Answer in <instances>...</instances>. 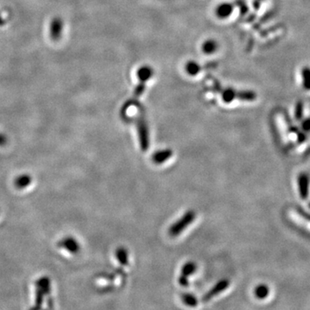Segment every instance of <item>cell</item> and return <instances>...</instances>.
I'll return each mask as SVG.
<instances>
[{
	"label": "cell",
	"instance_id": "cell-11",
	"mask_svg": "<svg viewBox=\"0 0 310 310\" xmlns=\"http://www.w3.org/2000/svg\"><path fill=\"white\" fill-rule=\"evenodd\" d=\"M228 286H229V281L226 280V279L219 281L217 284H215L214 287L212 288L211 290L205 295L204 298H203V300L205 301V302L210 300L212 297H214V296L221 293L224 290H226Z\"/></svg>",
	"mask_w": 310,
	"mask_h": 310
},
{
	"label": "cell",
	"instance_id": "cell-2",
	"mask_svg": "<svg viewBox=\"0 0 310 310\" xmlns=\"http://www.w3.org/2000/svg\"><path fill=\"white\" fill-rule=\"evenodd\" d=\"M235 13V5L231 1L223 0L216 3L213 10L214 17L221 22L231 19Z\"/></svg>",
	"mask_w": 310,
	"mask_h": 310
},
{
	"label": "cell",
	"instance_id": "cell-3",
	"mask_svg": "<svg viewBox=\"0 0 310 310\" xmlns=\"http://www.w3.org/2000/svg\"><path fill=\"white\" fill-rule=\"evenodd\" d=\"M196 218V214L194 211H187L182 216L180 219L170 227L169 228V234L172 237H177L180 235L181 233L185 231L190 225L192 224Z\"/></svg>",
	"mask_w": 310,
	"mask_h": 310
},
{
	"label": "cell",
	"instance_id": "cell-19",
	"mask_svg": "<svg viewBox=\"0 0 310 310\" xmlns=\"http://www.w3.org/2000/svg\"><path fill=\"white\" fill-rule=\"evenodd\" d=\"M295 116H296L297 120H301L303 118V116H304V104H303V103L300 102L297 103Z\"/></svg>",
	"mask_w": 310,
	"mask_h": 310
},
{
	"label": "cell",
	"instance_id": "cell-5",
	"mask_svg": "<svg viewBox=\"0 0 310 310\" xmlns=\"http://www.w3.org/2000/svg\"><path fill=\"white\" fill-rule=\"evenodd\" d=\"M221 50V43L214 37H207L202 41L199 46L200 53L206 57L216 55Z\"/></svg>",
	"mask_w": 310,
	"mask_h": 310
},
{
	"label": "cell",
	"instance_id": "cell-4",
	"mask_svg": "<svg viewBox=\"0 0 310 310\" xmlns=\"http://www.w3.org/2000/svg\"><path fill=\"white\" fill-rule=\"evenodd\" d=\"M222 100L226 103H230L235 99L244 101H254L256 99V94L253 92H237L234 89H225L221 93Z\"/></svg>",
	"mask_w": 310,
	"mask_h": 310
},
{
	"label": "cell",
	"instance_id": "cell-13",
	"mask_svg": "<svg viewBox=\"0 0 310 310\" xmlns=\"http://www.w3.org/2000/svg\"><path fill=\"white\" fill-rule=\"evenodd\" d=\"M33 178L30 174H22L15 178L14 185L17 190L26 189L31 185Z\"/></svg>",
	"mask_w": 310,
	"mask_h": 310
},
{
	"label": "cell",
	"instance_id": "cell-12",
	"mask_svg": "<svg viewBox=\"0 0 310 310\" xmlns=\"http://www.w3.org/2000/svg\"><path fill=\"white\" fill-rule=\"evenodd\" d=\"M172 155H173V153L170 149H164V150L157 151L153 155V161L155 162V164L159 165L164 162L167 161Z\"/></svg>",
	"mask_w": 310,
	"mask_h": 310
},
{
	"label": "cell",
	"instance_id": "cell-23",
	"mask_svg": "<svg viewBox=\"0 0 310 310\" xmlns=\"http://www.w3.org/2000/svg\"><path fill=\"white\" fill-rule=\"evenodd\" d=\"M5 24H6V21L0 15V26H3V25H5Z\"/></svg>",
	"mask_w": 310,
	"mask_h": 310
},
{
	"label": "cell",
	"instance_id": "cell-15",
	"mask_svg": "<svg viewBox=\"0 0 310 310\" xmlns=\"http://www.w3.org/2000/svg\"><path fill=\"white\" fill-rule=\"evenodd\" d=\"M116 258L118 259L120 264L122 265H127L129 263V258H128V252L125 248H119L116 252Z\"/></svg>",
	"mask_w": 310,
	"mask_h": 310
},
{
	"label": "cell",
	"instance_id": "cell-17",
	"mask_svg": "<svg viewBox=\"0 0 310 310\" xmlns=\"http://www.w3.org/2000/svg\"><path fill=\"white\" fill-rule=\"evenodd\" d=\"M197 270V265L193 262H188L183 266L181 271V276L188 277L190 275L194 273Z\"/></svg>",
	"mask_w": 310,
	"mask_h": 310
},
{
	"label": "cell",
	"instance_id": "cell-10",
	"mask_svg": "<svg viewBox=\"0 0 310 310\" xmlns=\"http://www.w3.org/2000/svg\"><path fill=\"white\" fill-rule=\"evenodd\" d=\"M310 178L309 174L306 172H303L298 177V186H299V192L302 199H307L310 193Z\"/></svg>",
	"mask_w": 310,
	"mask_h": 310
},
{
	"label": "cell",
	"instance_id": "cell-14",
	"mask_svg": "<svg viewBox=\"0 0 310 310\" xmlns=\"http://www.w3.org/2000/svg\"><path fill=\"white\" fill-rule=\"evenodd\" d=\"M270 293L269 288L265 284H260L257 287L255 288L254 291V295L257 297L258 299H265L268 297V295Z\"/></svg>",
	"mask_w": 310,
	"mask_h": 310
},
{
	"label": "cell",
	"instance_id": "cell-22",
	"mask_svg": "<svg viewBox=\"0 0 310 310\" xmlns=\"http://www.w3.org/2000/svg\"><path fill=\"white\" fill-rule=\"evenodd\" d=\"M178 282H179V284H181L182 286H188V279H187L186 277L180 276L179 278H178Z\"/></svg>",
	"mask_w": 310,
	"mask_h": 310
},
{
	"label": "cell",
	"instance_id": "cell-6",
	"mask_svg": "<svg viewBox=\"0 0 310 310\" xmlns=\"http://www.w3.org/2000/svg\"><path fill=\"white\" fill-rule=\"evenodd\" d=\"M183 71L186 76L197 78L201 75L203 66L196 59H188L183 65Z\"/></svg>",
	"mask_w": 310,
	"mask_h": 310
},
{
	"label": "cell",
	"instance_id": "cell-1",
	"mask_svg": "<svg viewBox=\"0 0 310 310\" xmlns=\"http://www.w3.org/2000/svg\"><path fill=\"white\" fill-rule=\"evenodd\" d=\"M135 76L138 83L136 89V96L142 95L146 88V85L150 82L155 76V70L149 64H142L137 67L135 72Z\"/></svg>",
	"mask_w": 310,
	"mask_h": 310
},
{
	"label": "cell",
	"instance_id": "cell-20",
	"mask_svg": "<svg viewBox=\"0 0 310 310\" xmlns=\"http://www.w3.org/2000/svg\"><path fill=\"white\" fill-rule=\"evenodd\" d=\"M8 143V138L5 135L0 133V147H4Z\"/></svg>",
	"mask_w": 310,
	"mask_h": 310
},
{
	"label": "cell",
	"instance_id": "cell-9",
	"mask_svg": "<svg viewBox=\"0 0 310 310\" xmlns=\"http://www.w3.org/2000/svg\"><path fill=\"white\" fill-rule=\"evenodd\" d=\"M63 29H64V22L60 17H56L53 18L50 23V37L51 39L57 42L61 38Z\"/></svg>",
	"mask_w": 310,
	"mask_h": 310
},
{
	"label": "cell",
	"instance_id": "cell-8",
	"mask_svg": "<svg viewBox=\"0 0 310 310\" xmlns=\"http://www.w3.org/2000/svg\"><path fill=\"white\" fill-rule=\"evenodd\" d=\"M57 247L72 254H78L80 250V245L79 242L75 238L72 236H66L59 240L57 243Z\"/></svg>",
	"mask_w": 310,
	"mask_h": 310
},
{
	"label": "cell",
	"instance_id": "cell-16",
	"mask_svg": "<svg viewBox=\"0 0 310 310\" xmlns=\"http://www.w3.org/2000/svg\"><path fill=\"white\" fill-rule=\"evenodd\" d=\"M182 301L186 306H189V307H196L198 305V299L192 294H183Z\"/></svg>",
	"mask_w": 310,
	"mask_h": 310
},
{
	"label": "cell",
	"instance_id": "cell-7",
	"mask_svg": "<svg viewBox=\"0 0 310 310\" xmlns=\"http://www.w3.org/2000/svg\"><path fill=\"white\" fill-rule=\"evenodd\" d=\"M137 132L141 148L143 151H147L149 146V129L143 119H141L137 122Z\"/></svg>",
	"mask_w": 310,
	"mask_h": 310
},
{
	"label": "cell",
	"instance_id": "cell-21",
	"mask_svg": "<svg viewBox=\"0 0 310 310\" xmlns=\"http://www.w3.org/2000/svg\"><path fill=\"white\" fill-rule=\"evenodd\" d=\"M303 129L305 132H310V118L306 119L303 122Z\"/></svg>",
	"mask_w": 310,
	"mask_h": 310
},
{
	"label": "cell",
	"instance_id": "cell-18",
	"mask_svg": "<svg viewBox=\"0 0 310 310\" xmlns=\"http://www.w3.org/2000/svg\"><path fill=\"white\" fill-rule=\"evenodd\" d=\"M302 79H303V86L305 90L310 91V68L305 67L302 70Z\"/></svg>",
	"mask_w": 310,
	"mask_h": 310
}]
</instances>
